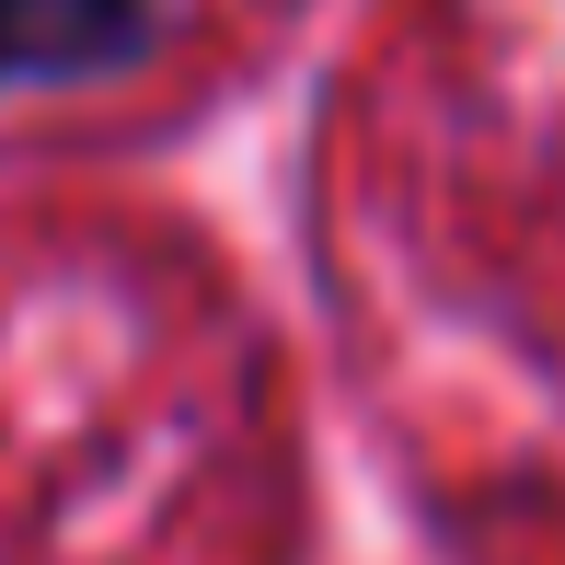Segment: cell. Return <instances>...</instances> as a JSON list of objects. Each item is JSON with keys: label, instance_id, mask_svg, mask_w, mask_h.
I'll return each mask as SVG.
<instances>
[{"label": "cell", "instance_id": "obj_1", "mask_svg": "<svg viewBox=\"0 0 565 565\" xmlns=\"http://www.w3.org/2000/svg\"><path fill=\"white\" fill-rule=\"evenodd\" d=\"M150 46V0H0V93L12 82H93Z\"/></svg>", "mask_w": 565, "mask_h": 565}]
</instances>
